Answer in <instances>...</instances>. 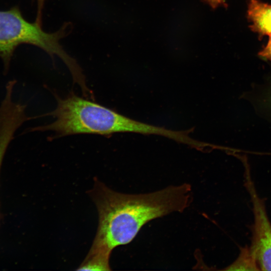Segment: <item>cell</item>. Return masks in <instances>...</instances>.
I'll list each match as a JSON object with an SVG mask.
<instances>
[{"instance_id":"1","label":"cell","mask_w":271,"mask_h":271,"mask_svg":"<svg viewBox=\"0 0 271 271\" xmlns=\"http://www.w3.org/2000/svg\"><path fill=\"white\" fill-rule=\"evenodd\" d=\"M191 187L184 183L140 194L114 191L95 179L89 195L98 213L92 250L109 252L130 242L147 223L174 212H182L192 201Z\"/></svg>"},{"instance_id":"2","label":"cell","mask_w":271,"mask_h":271,"mask_svg":"<svg viewBox=\"0 0 271 271\" xmlns=\"http://www.w3.org/2000/svg\"><path fill=\"white\" fill-rule=\"evenodd\" d=\"M56 108L49 115L55 120L37 127L36 130H51L59 136L78 133L108 135L116 132H135L160 135L178 141L179 131L139 121L99 104L71 93L65 98L56 97Z\"/></svg>"},{"instance_id":"3","label":"cell","mask_w":271,"mask_h":271,"mask_svg":"<svg viewBox=\"0 0 271 271\" xmlns=\"http://www.w3.org/2000/svg\"><path fill=\"white\" fill-rule=\"evenodd\" d=\"M70 23H65L55 32H44L42 26L25 19L18 6L8 11H0V57L7 72L16 48L22 44L37 46L45 51L54 60L59 57L67 66L71 65L74 58L60 44V40L72 30Z\"/></svg>"},{"instance_id":"4","label":"cell","mask_w":271,"mask_h":271,"mask_svg":"<svg viewBox=\"0 0 271 271\" xmlns=\"http://www.w3.org/2000/svg\"><path fill=\"white\" fill-rule=\"evenodd\" d=\"M245 184L253 205L254 224L250 250L262 270H271V223L265 211L263 200L256 192L249 176Z\"/></svg>"},{"instance_id":"5","label":"cell","mask_w":271,"mask_h":271,"mask_svg":"<svg viewBox=\"0 0 271 271\" xmlns=\"http://www.w3.org/2000/svg\"><path fill=\"white\" fill-rule=\"evenodd\" d=\"M247 13L253 31L262 36L271 35V5L249 0Z\"/></svg>"},{"instance_id":"6","label":"cell","mask_w":271,"mask_h":271,"mask_svg":"<svg viewBox=\"0 0 271 271\" xmlns=\"http://www.w3.org/2000/svg\"><path fill=\"white\" fill-rule=\"evenodd\" d=\"M110 252L90 249L77 270H110L109 263Z\"/></svg>"},{"instance_id":"7","label":"cell","mask_w":271,"mask_h":271,"mask_svg":"<svg viewBox=\"0 0 271 271\" xmlns=\"http://www.w3.org/2000/svg\"><path fill=\"white\" fill-rule=\"evenodd\" d=\"M19 127V122L15 118L9 116L0 117V170L8 146Z\"/></svg>"},{"instance_id":"8","label":"cell","mask_w":271,"mask_h":271,"mask_svg":"<svg viewBox=\"0 0 271 271\" xmlns=\"http://www.w3.org/2000/svg\"><path fill=\"white\" fill-rule=\"evenodd\" d=\"M257 262L250 247L242 248L238 258L226 270H258Z\"/></svg>"},{"instance_id":"9","label":"cell","mask_w":271,"mask_h":271,"mask_svg":"<svg viewBox=\"0 0 271 271\" xmlns=\"http://www.w3.org/2000/svg\"><path fill=\"white\" fill-rule=\"evenodd\" d=\"M258 55L263 59L271 60V35L266 45L260 51Z\"/></svg>"},{"instance_id":"10","label":"cell","mask_w":271,"mask_h":271,"mask_svg":"<svg viewBox=\"0 0 271 271\" xmlns=\"http://www.w3.org/2000/svg\"><path fill=\"white\" fill-rule=\"evenodd\" d=\"M37 3V11L35 22L42 26V12L45 0H34Z\"/></svg>"},{"instance_id":"11","label":"cell","mask_w":271,"mask_h":271,"mask_svg":"<svg viewBox=\"0 0 271 271\" xmlns=\"http://www.w3.org/2000/svg\"><path fill=\"white\" fill-rule=\"evenodd\" d=\"M212 9H216L220 6H226L225 0H203Z\"/></svg>"},{"instance_id":"12","label":"cell","mask_w":271,"mask_h":271,"mask_svg":"<svg viewBox=\"0 0 271 271\" xmlns=\"http://www.w3.org/2000/svg\"><path fill=\"white\" fill-rule=\"evenodd\" d=\"M266 101L267 102L268 104L271 106V86L267 92Z\"/></svg>"}]
</instances>
